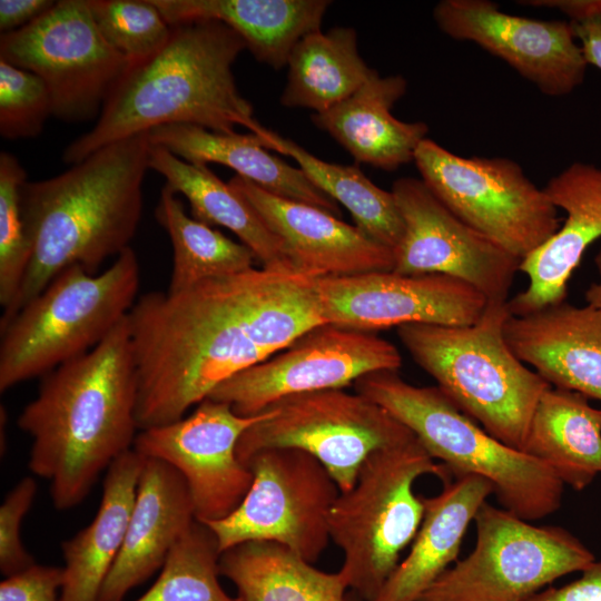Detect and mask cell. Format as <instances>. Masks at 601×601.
Wrapping results in <instances>:
<instances>
[{
	"mask_svg": "<svg viewBox=\"0 0 601 601\" xmlns=\"http://www.w3.org/2000/svg\"><path fill=\"white\" fill-rule=\"evenodd\" d=\"M287 67L280 104L309 108L315 114L352 96L374 71L359 56L356 32L352 28L307 33L294 46Z\"/></svg>",
	"mask_w": 601,
	"mask_h": 601,
	"instance_id": "4dcf8cb0",
	"label": "cell"
},
{
	"mask_svg": "<svg viewBox=\"0 0 601 601\" xmlns=\"http://www.w3.org/2000/svg\"><path fill=\"white\" fill-rule=\"evenodd\" d=\"M218 542L195 521L171 549L154 584L136 601H238L219 583Z\"/></svg>",
	"mask_w": 601,
	"mask_h": 601,
	"instance_id": "836d02e7",
	"label": "cell"
},
{
	"mask_svg": "<svg viewBox=\"0 0 601 601\" xmlns=\"http://www.w3.org/2000/svg\"><path fill=\"white\" fill-rule=\"evenodd\" d=\"M353 386L410 428L454 477L471 474L491 482L501 508L526 521L561 508L565 485L551 469L489 434L437 386L412 385L397 371L368 373Z\"/></svg>",
	"mask_w": 601,
	"mask_h": 601,
	"instance_id": "8992f818",
	"label": "cell"
},
{
	"mask_svg": "<svg viewBox=\"0 0 601 601\" xmlns=\"http://www.w3.org/2000/svg\"><path fill=\"white\" fill-rule=\"evenodd\" d=\"M473 522L472 552L442 573L418 601H524L595 560L564 528L532 524L487 501Z\"/></svg>",
	"mask_w": 601,
	"mask_h": 601,
	"instance_id": "9c48e42d",
	"label": "cell"
},
{
	"mask_svg": "<svg viewBox=\"0 0 601 601\" xmlns=\"http://www.w3.org/2000/svg\"><path fill=\"white\" fill-rule=\"evenodd\" d=\"M524 601H601V560L582 570L579 579L559 588H544Z\"/></svg>",
	"mask_w": 601,
	"mask_h": 601,
	"instance_id": "60d3db41",
	"label": "cell"
},
{
	"mask_svg": "<svg viewBox=\"0 0 601 601\" xmlns=\"http://www.w3.org/2000/svg\"><path fill=\"white\" fill-rule=\"evenodd\" d=\"M148 135L151 145L162 147L187 162L227 166L274 195L342 216L335 200L313 185L300 168L268 154L255 134L227 135L195 125L175 124L156 127Z\"/></svg>",
	"mask_w": 601,
	"mask_h": 601,
	"instance_id": "d4e9b609",
	"label": "cell"
},
{
	"mask_svg": "<svg viewBox=\"0 0 601 601\" xmlns=\"http://www.w3.org/2000/svg\"><path fill=\"white\" fill-rule=\"evenodd\" d=\"M565 217L543 245L521 260L528 287L508 300L513 316H523L565 300L568 282L588 247L601 238V168L577 161L543 188Z\"/></svg>",
	"mask_w": 601,
	"mask_h": 601,
	"instance_id": "ffe728a7",
	"label": "cell"
},
{
	"mask_svg": "<svg viewBox=\"0 0 601 601\" xmlns=\"http://www.w3.org/2000/svg\"><path fill=\"white\" fill-rule=\"evenodd\" d=\"M589 400L550 386L535 406L524 447L575 491L601 473V408Z\"/></svg>",
	"mask_w": 601,
	"mask_h": 601,
	"instance_id": "f1b7e54d",
	"label": "cell"
},
{
	"mask_svg": "<svg viewBox=\"0 0 601 601\" xmlns=\"http://www.w3.org/2000/svg\"><path fill=\"white\" fill-rule=\"evenodd\" d=\"M316 288L325 323L365 332L405 324L467 326L487 304L471 285L441 274L318 277Z\"/></svg>",
	"mask_w": 601,
	"mask_h": 601,
	"instance_id": "e0dca14e",
	"label": "cell"
},
{
	"mask_svg": "<svg viewBox=\"0 0 601 601\" xmlns=\"http://www.w3.org/2000/svg\"><path fill=\"white\" fill-rule=\"evenodd\" d=\"M0 59L37 75L52 115L81 122L101 112L129 62L100 33L87 0H60L30 24L0 36Z\"/></svg>",
	"mask_w": 601,
	"mask_h": 601,
	"instance_id": "4fadbf2b",
	"label": "cell"
},
{
	"mask_svg": "<svg viewBox=\"0 0 601 601\" xmlns=\"http://www.w3.org/2000/svg\"><path fill=\"white\" fill-rule=\"evenodd\" d=\"M140 285L131 247L101 273L73 265L0 325V391L96 347L130 312Z\"/></svg>",
	"mask_w": 601,
	"mask_h": 601,
	"instance_id": "52a82bcc",
	"label": "cell"
},
{
	"mask_svg": "<svg viewBox=\"0 0 601 601\" xmlns=\"http://www.w3.org/2000/svg\"><path fill=\"white\" fill-rule=\"evenodd\" d=\"M594 265L598 272V280L587 288L584 296L588 305L601 309V246L594 257Z\"/></svg>",
	"mask_w": 601,
	"mask_h": 601,
	"instance_id": "7bdbcfd3",
	"label": "cell"
},
{
	"mask_svg": "<svg viewBox=\"0 0 601 601\" xmlns=\"http://www.w3.org/2000/svg\"><path fill=\"white\" fill-rule=\"evenodd\" d=\"M149 168L165 178V186L173 193L181 194L188 200L194 218L231 230L252 249L263 268L298 273L284 243L253 207L207 166L187 162L167 149L151 145Z\"/></svg>",
	"mask_w": 601,
	"mask_h": 601,
	"instance_id": "83f0119b",
	"label": "cell"
},
{
	"mask_svg": "<svg viewBox=\"0 0 601 601\" xmlns=\"http://www.w3.org/2000/svg\"><path fill=\"white\" fill-rule=\"evenodd\" d=\"M100 33L129 62L150 59L168 42L173 27L151 0H87Z\"/></svg>",
	"mask_w": 601,
	"mask_h": 601,
	"instance_id": "e575fe53",
	"label": "cell"
},
{
	"mask_svg": "<svg viewBox=\"0 0 601 601\" xmlns=\"http://www.w3.org/2000/svg\"><path fill=\"white\" fill-rule=\"evenodd\" d=\"M52 102L45 82L35 73L0 59V135L14 140L38 136Z\"/></svg>",
	"mask_w": 601,
	"mask_h": 601,
	"instance_id": "8d00e7d4",
	"label": "cell"
},
{
	"mask_svg": "<svg viewBox=\"0 0 601 601\" xmlns=\"http://www.w3.org/2000/svg\"><path fill=\"white\" fill-rule=\"evenodd\" d=\"M170 26L215 20L237 32L254 57L287 66L294 46L321 29L327 0H151Z\"/></svg>",
	"mask_w": 601,
	"mask_h": 601,
	"instance_id": "484cf974",
	"label": "cell"
},
{
	"mask_svg": "<svg viewBox=\"0 0 601 601\" xmlns=\"http://www.w3.org/2000/svg\"><path fill=\"white\" fill-rule=\"evenodd\" d=\"M257 136L266 149L290 156L313 185L351 213L358 229L394 252L404 224L392 191L374 185L358 167L323 161L272 130Z\"/></svg>",
	"mask_w": 601,
	"mask_h": 601,
	"instance_id": "1f68e13d",
	"label": "cell"
},
{
	"mask_svg": "<svg viewBox=\"0 0 601 601\" xmlns=\"http://www.w3.org/2000/svg\"><path fill=\"white\" fill-rule=\"evenodd\" d=\"M413 161L447 209L521 260L562 223L544 189L510 158L464 157L425 138Z\"/></svg>",
	"mask_w": 601,
	"mask_h": 601,
	"instance_id": "30bf717a",
	"label": "cell"
},
{
	"mask_svg": "<svg viewBox=\"0 0 601 601\" xmlns=\"http://www.w3.org/2000/svg\"><path fill=\"white\" fill-rule=\"evenodd\" d=\"M253 474L247 494L228 516L206 523L220 553L248 541L282 544L315 563L331 541L328 515L339 489L312 454L270 447L245 463Z\"/></svg>",
	"mask_w": 601,
	"mask_h": 601,
	"instance_id": "7c38bea8",
	"label": "cell"
},
{
	"mask_svg": "<svg viewBox=\"0 0 601 601\" xmlns=\"http://www.w3.org/2000/svg\"><path fill=\"white\" fill-rule=\"evenodd\" d=\"M423 475L451 480L449 469L414 436L373 452L353 487L332 505L329 536L343 553L338 572L362 601L377 595L420 529L424 503L413 486Z\"/></svg>",
	"mask_w": 601,
	"mask_h": 601,
	"instance_id": "ba28073f",
	"label": "cell"
},
{
	"mask_svg": "<svg viewBox=\"0 0 601 601\" xmlns=\"http://www.w3.org/2000/svg\"><path fill=\"white\" fill-rule=\"evenodd\" d=\"M168 42L150 59L129 68L95 126L63 151L75 165L118 140L175 124L219 134L236 126L259 135L263 127L237 89L233 65L246 49L243 38L223 22L195 20L171 26Z\"/></svg>",
	"mask_w": 601,
	"mask_h": 601,
	"instance_id": "277c9868",
	"label": "cell"
},
{
	"mask_svg": "<svg viewBox=\"0 0 601 601\" xmlns=\"http://www.w3.org/2000/svg\"><path fill=\"white\" fill-rule=\"evenodd\" d=\"M148 131L118 140L45 180L26 181L21 210L31 259L18 295L0 325L66 268L97 274L108 258L127 249L142 211L149 168Z\"/></svg>",
	"mask_w": 601,
	"mask_h": 601,
	"instance_id": "3957f363",
	"label": "cell"
},
{
	"mask_svg": "<svg viewBox=\"0 0 601 601\" xmlns=\"http://www.w3.org/2000/svg\"><path fill=\"white\" fill-rule=\"evenodd\" d=\"M520 3L564 13L588 66L601 70V0H529Z\"/></svg>",
	"mask_w": 601,
	"mask_h": 601,
	"instance_id": "f35d334b",
	"label": "cell"
},
{
	"mask_svg": "<svg viewBox=\"0 0 601 601\" xmlns=\"http://www.w3.org/2000/svg\"><path fill=\"white\" fill-rule=\"evenodd\" d=\"M145 456L134 449L107 469L98 512L89 525L61 544L65 581L60 601H97L122 546Z\"/></svg>",
	"mask_w": 601,
	"mask_h": 601,
	"instance_id": "4316f807",
	"label": "cell"
},
{
	"mask_svg": "<svg viewBox=\"0 0 601 601\" xmlns=\"http://www.w3.org/2000/svg\"><path fill=\"white\" fill-rule=\"evenodd\" d=\"M195 521L184 476L165 461L145 457L126 536L97 601H124L129 591L161 570Z\"/></svg>",
	"mask_w": 601,
	"mask_h": 601,
	"instance_id": "44dd1931",
	"label": "cell"
},
{
	"mask_svg": "<svg viewBox=\"0 0 601 601\" xmlns=\"http://www.w3.org/2000/svg\"><path fill=\"white\" fill-rule=\"evenodd\" d=\"M155 216L173 246L168 293H178L201 280L255 267L256 257L250 248L188 216L177 194L166 186L161 189Z\"/></svg>",
	"mask_w": 601,
	"mask_h": 601,
	"instance_id": "d6a6232c",
	"label": "cell"
},
{
	"mask_svg": "<svg viewBox=\"0 0 601 601\" xmlns=\"http://www.w3.org/2000/svg\"><path fill=\"white\" fill-rule=\"evenodd\" d=\"M407 88L404 77H382L376 70L352 96L312 120L328 132L356 161L384 170H395L414 160L428 127L423 121L406 122L391 110Z\"/></svg>",
	"mask_w": 601,
	"mask_h": 601,
	"instance_id": "cb8c5ba5",
	"label": "cell"
},
{
	"mask_svg": "<svg viewBox=\"0 0 601 601\" xmlns=\"http://www.w3.org/2000/svg\"><path fill=\"white\" fill-rule=\"evenodd\" d=\"M228 185L284 243L299 274L318 278L393 270L394 252L339 217L274 195L238 175Z\"/></svg>",
	"mask_w": 601,
	"mask_h": 601,
	"instance_id": "d6986e66",
	"label": "cell"
},
{
	"mask_svg": "<svg viewBox=\"0 0 601 601\" xmlns=\"http://www.w3.org/2000/svg\"><path fill=\"white\" fill-rule=\"evenodd\" d=\"M504 337L551 386L601 401V309L561 302L513 316Z\"/></svg>",
	"mask_w": 601,
	"mask_h": 601,
	"instance_id": "7402d4cb",
	"label": "cell"
},
{
	"mask_svg": "<svg viewBox=\"0 0 601 601\" xmlns=\"http://www.w3.org/2000/svg\"><path fill=\"white\" fill-rule=\"evenodd\" d=\"M440 30L502 59L543 95L562 97L582 85L588 63L569 20H539L504 12L490 0H442Z\"/></svg>",
	"mask_w": 601,
	"mask_h": 601,
	"instance_id": "ac0fdd59",
	"label": "cell"
},
{
	"mask_svg": "<svg viewBox=\"0 0 601 601\" xmlns=\"http://www.w3.org/2000/svg\"><path fill=\"white\" fill-rule=\"evenodd\" d=\"M324 323L316 278L263 267L141 295L128 314L138 428L183 418L224 381Z\"/></svg>",
	"mask_w": 601,
	"mask_h": 601,
	"instance_id": "6da1fadb",
	"label": "cell"
},
{
	"mask_svg": "<svg viewBox=\"0 0 601 601\" xmlns=\"http://www.w3.org/2000/svg\"><path fill=\"white\" fill-rule=\"evenodd\" d=\"M136 405L128 315L96 347L42 376L18 426L32 439L29 467L50 482L58 510L80 504L101 472L131 450Z\"/></svg>",
	"mask_w": 601,
	"mask_h": 601,
	"instance_id": "7a4b0ae2",
	"label": "cell"
},
{
	"mask_svg": "<svg viewBox=\"0 0 601 601\" xmlns=\"http://www.w3.org/2000/svg\"><path fill=\"white\" fill-rule=\"evenodd\" d=\"M265 411L240 436L238 459L245 464L264 449H299L325 466L341 492L353 487L373 452L415 436L383 406L344 388L286 396Z\"/></svg>",
	"mask_w": 601,
	"mask_h": 601,
	"instance_id": "8fae6325",
	"label": "cell"
},
{
	"mask_svg": "<svg viewBox=\"0 0 601 601\" xmlns=\"http://www.w3.org/2000/svg\"><path fill=\"white\" fill-rule=\"evenodd\" d=\"M493 493L491 482L470 474L444 482L434 496H423L424 515L408 554L372 601H418L457 561L469 525Z\"/></svg>",
	"mask_w": 601,
	"mask_h": 601,
	"instance_id": "603a6c76",
	"label": "cell"
},
{
	"mask_svg": "<svg viewBox=\"0 0 601 601\" xmlns=\"http://www.w3.org/2000/svg\"><path fill=\"white\" fill-rule=\"evenodd\" d=\"M506 303L487 302L467 326L405 324L397 336L414 362L467 416L502 443L523 451L541 395L551 385L508 345Z\"/></svg>",
	"mask_w": 601,
	"mask_h": 601,
	"instance_id": "5b68a950",
	"label": "cell"
},
{
	"mask_svg": "<svg viewBox=\"0 0 601 601\" xmlns=\"http://www.w3.org/2000/svg\"><path fill=\"white\" fill-rule=\"evenodd\" d=\"M391 191L404 224L393 272L451 276L477 289L487 302L509 300L521 259L457 218L422 179L400 178Z\"/></svg>",
	"mask_w": 601,
	"mask_h": 601,
	"instance_id": "2e32d148",
	"label": "cell"
},
{
	"mask_svg": "<svg viewBox=\"0 0 601 601\" xmlns=\"http://www.w3.org/2000/svg\"><path fill=\"white\" fill-rule=\"evenodd\" d=\"M36 492V481L29 476L23 477L6 495L0 506V571L4 577L35 564L32 555L22 544L20 526Z\"/></svg>",
	"mask_w": 601,
	"mask_h": 601,
	"instance_id": "74e56055",
	"label": "cell"
},
{
	"mask_svg": "<svg viewBox=\"0 0 601 601\" xmlns=\"http://www.w3.org/2000/svg\"><path fill=\"white\" fill-rule=\"evenodd\" d=\"M219 574L238 601H347L339 572L322 571L286 546L248 541L221 552Z\"/></svg>",
	"mask_w": 601,
	"mask_h": 601,
	"instance_id": "f546056e",
	"label": "cell"
},
{
	"mask_svg": "<svg viewBox=\"0 0 601 601\" xmlns=\"http://www.w3.org/2000/svg\"><path fill=\"white\" fill-rule=\"evenodd\" d=\"M56 1L51 0H1L0 30L8 33L19 30L50 10Z\"/></svg>",
	"mask_w": 601,
	"mask_h": 601,
	"instance_id": "b9f144b4",
	"label": "cell"
},
{
	"mask_svg": "<svg viewBox=\"0 0 601 601\" xmlns=\"http://www.w3.org/2000/svg\"><path fill=\"white\" fill-rule=\"evenodd\" d=\"M265 416L266 411L242 416L229 404L207 397L189 416L140 431L132 449L184 476L196 520L206 524L228 516L250 489L253 474L238 459L237 444Z\"/></svg>",
	"mask_w": 601,
	"mask_h": 601,
	"instance_id": "9a60e30c",
	"label": "cell"
},
{
	"mask_svg": "<svg viewBox=\"0 0 601 601\" xmlns=\"http://www.w3.org/2000/svg\"><path fill=\"white\" fill-rule=\"evenodd\" d=\"M402 356L391 342L324 323L286 348L219 384L208 396L242 416L262 413L286 396L344 388L377 371H397Z\"/></svg>",
	"mask_w": 601,
	"mask_h": 601,
	"instance_id": "5bb4252c",
	"label": "cell"
},
{
	"mask_svg": "<svg viewBox=\"0 0 601 601\" xmlns=\"http://www.w3.org/2000/svg\"><path fill=\"white\" fill-rule=\"evenodd\" d=\"M0 583V601H60L65 570L61 566L32 564Z\"/></svg>",
	"mask_w": 601,
	"mask_h": 601,
	"instance_id": "ab89813d",
	"label": "cell"
},
{
	"mask_svg": "<svg viewBox=\"0 0 601 601\" xmlns=\"http://www.w3.org/2000/svg\"><path fill=\"white\" fill-rule=\"evenodd\" d=\"M26 171L11 154H0V304L8 308L19 293L31 259L21 210Z\"/></svg>",
	"mask_w": 601,
	"mask_h": 601,
	"instance_id": "d590c367",
	"label": "cell"
}]
</instances>
